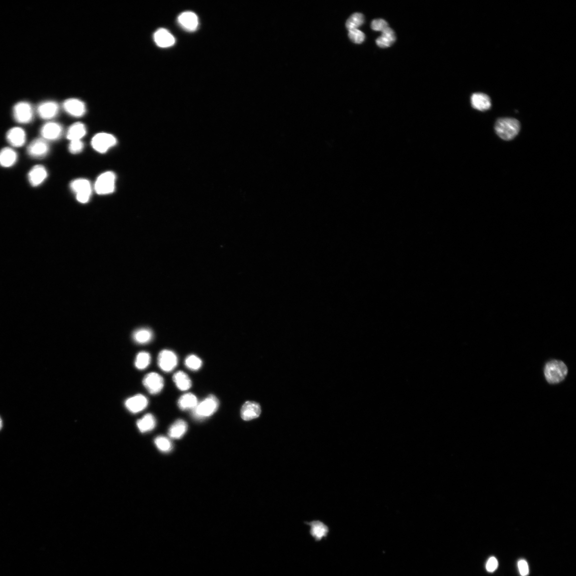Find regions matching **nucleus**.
<instances>
[{"label":"nucleus","mask_w":576,"mask_h":576,"mask_svg":"<svg viewBox=\"0 0 576 576\" xmlns=\"http://www.w3.org/2000/svg\"><path fill=\"white\" fill-rule=\"evenodd\" d=\"M18 154L13 148L5 147L0 151V166L10 168L16 164Z\"/></svg>","instance_id":"21"},{"label":"nucleus","mask_w":576,"mask_h":576,"mask_svg":"<svg viewBox=\"0 0 576 576\" xmlns=\"http://www.w3.org/2000/svg\"><path fill=\"white\" fill-rule=\"evenodd\" d=\"M185 366L193 371H197L201 368L202 361L195 355L188 356L185 361Z\"/></svg>","instance_id":"33"},{"label":"nucleus","mask_w":576,"mask_h":576,"mask_svg":"<svg viewBox=\"0 0 576 576\" xmlns=\"http://www.w3.org/2000/svg\"><path fill=\"white\" fill-rule=\"evenodd\" d=\"M151 360V355L149 353L144 351L141 352L136 356L135 361V367L139 370H144L149 365Z\"/></svg>","instance_id":"30"},{"label":"nucleus","mask_w":576,"mask_h":576,"mask_svg":"<svg viewBox=\"0 0 576 576\" xmlns=\"http://www.w3.org/2000/svg\"><path fill=\"white\" fill-rule=\"evenodd\" d=\"M158 363L162 371L171 372L178 364L177 356L172 350H163L159 354Z\"/></svg>","instance_id":"10"},{"label":"nucleus","mask_w":576,"mask_h":576,"mask_svg":"<svg viewBox=\"0 0 576 576\" xmlns=\"http://www.w3.org/2000/svg\"><path fill=\"white\" fill-rule=\"evenodd\" d=\"M153 338V332L148 328H140L136 330L133 334V339L139 344H146L151 342Z\"/></svg>","instance_id":"29"},{"label":"nucleus","mask_w":576,"mask_h":576,"mask_svg":"<svg viewBox=\"0 0 576 576\" xmlns=\"http://www.w3.org/2000/svg\"><path fill=\"white\" fill-rule=\"evenodd\" d=\"M364 16L361 13L356 12L348 19L346 27L348 30L358 29L364 23Z\"/></svg>","instance_id":"31"},{"label":"nucleus","mask_w":576,"mask_h":576,"mask_svg":"<svg viewBox=\"0 0 576 576\" xmlns=\"http://www.w3.org/2000/svg\"><path fill=\"white\" fill-rule=\"evenodd\" d=\"M494 129L501 139L510 141L518 134L520 130V123L515 118H501L496 121Z\"/></svg>","instance_id":"1"},{"label":"nucleus","mask_w":576,"mask_h":576,"mask_svg":"<svg viewBox=\"0 0 576 576\" xmlns=\"http://www.w3.org/2000/svg\"><path fill=\"white\" fill-rule=\"evenodd\" d=\"M116 143L117 140L114 135L104 133L96 134L91 140L93 148L100 153L107 152Z\"/></svg>","instance_id":"6"},{"label":"nucleus","mask_w":576,"mask_h":576,"mask_svg":"<svg viewBox=\"0 0 576 576\" xmlns=\"http://www.w3.org/2000/svg\"><path fill=\"white\" fill-rule=\"evenodd\" d=\"M156 424V419L151 414H147L137 422V428L142 433L152 431L155 428Z\"/></svg>","instance_id":"27"},{"label":"nucleus","mask_w":576,"mask_h":576,"mask_svg":"<svg viewBox=\"0 0 576 576\" xmlns=\"http://www.w3.org/2000/svg\"><path fill=\"white\" fill-rule=\"evenodd\" d=\"M154 40L156 45L161 48L172 47L175 43L173 36L164 29H160L156 31L154 34Z\"/></svg>","instance_id":"19"},{"label":"nucleus","mask_w":576,"mask_h":576,"mask_svg":"<svg viewBox=\"0 0 576 576\" xmlns=\"http://www.w3.org/2000/svg\"><path fill=\"white\" fill-rule=\"evenodd\" d=\"M48 177V172L46 168L41 165L34 166L28 173V180L29 184L33 187H37L41 185Z\"/></svg>","instance_id":"16"},{"label":"nucleus","mask_w":576,"mask_h":576,"mask_svg":"<svg viewBox=\"0 0 576 576\" xmlns=\"http://www.w3.org/2000/svg\"><path fill=\"white\" fill-rule=\"evenodd\" d=\"M13 116L15 121L21 124H27L33 120L34 110L32 106L27 102L17 103L13 108Z\"/></svg>","instance_id":"7"},{"label":"nucleus","mask_w":576,"mask_h":576,"mask_svg":"<svg viewBox=\"0 0 576 576\" xmlns=\"http://www.w3.org/2000/svg\"><path fill=\"white\" fill-rule=\"evenodd\" d=\"M261 414L260 405L254 402H247L244 404L241 409V416L245 421L253 420L259 417Z\"/></svg>","instance_id":"18"},{"label":"nucleus","mask_w":576,"mask_h":576,"mask_svg":"<svg viewBox=\"0 0 576 576\" xmlns=\"http://www.w3.org/2000/svg\"><path fill=\"white\" fill-rule=\"evenodd\" d=\"M219 404L218 399L214 395H210L198 403L196 408L192 410V416L198 420L208 418L215 414Z\"/></svg>","instance_id":"3"},{"label":"nucleus","mask_w":576,"mask_h":576,"mask_svg":"<svg viewBox=\"0 0 576 576\" xmlns=\"http://www.w3.org/2000/svg\"><path fill=\"white\" fill-rule=\"evenodd\" d=\"M63 133L61 125L55 122H48L40 130L41 138L47 142L57 141Z\"/></svg>","instance_id":"11"},{"label":"nucleus","mask_w":576,"mask_h":576,"mask_svg":"<svg viewBox=\"0 0 576 576\" xmlns=\"http://www.w3.org/2000/svg\"><path fill=\"white\" fill-rule=\"evenodd\" d=\"M498 566L497 560L494 557H491L488 560L486 564V569L488 572L493 573L495 571Z\"/></svg>","instance_id":"38"},{"label":"nucleus","mask_w":576,"mask_h":576,"mask_svg":"<svg viewBox=\"0 0 576 576\" xmlns=\"http://www.w3.org/2000/svg\"><path fill=\"white\" fill-rule=\"evenodd\" d=\"M2 427H3V422H2V420L1 417H0V431L1 430Z\"/></svg>","instance_id":"39"},{"label":"nucleus","mask_w":576,"mask_h":576,"mask_svg":"<svg viewBox=\"0 0 576 576\" xmlns=\"http://www.w3.org/2000/svg\"><path fill=\"white\" fill-rule=\"evenodd\" d=\"M70 186L78 202L84 204L89 202L91 197L92 187L88 180L83 178L74 180Z\"/></svg>","instance_id":"5"},{"label":"nucleus","mask_w":576,"mask_h":576,"mask_svg":"<svg viewBox=\"0 0 576 576\" xmlns=\"http://www.w3.org/2000/svg\"><path fill=\"white\" fill-rule=\"evenodd\" d=\"M471 101L472 107L480 111H486L491 108V99L485 93H473L471 96Z\"/></svg>","instance_id":"20"},{"label":"nucleus","mask_w":576,"mask_h":576,"mask_svg":"<svg viewBox=\"0 0 576 576\" xmlns=\"http://www.w3.org/2000/svg\"><path fill=\"white\" fill-rule=\"evenodd\" d=\"M6 139L12 147H21L26 143L27 134L22 128H12L6 135Z\"/></svg>","instance_id":"15"},{"label":"nucleus","mask_w":576,"mask_h":576,"mask_svg":"<svg viewBox=\"0 0 576 576\" xmlns=\"http://www.w3.org/2000/svg\"><path fill=\"white\" fill-rule=\"evenodd\" d=\"M84 146V144L81 140L72 141L69 145V151L72 154H79L83 151Z\"/></svg>","instance_id":"35"},{"label":"nucleus","mask_w":576,"mask_h":576,"mask_svg":"<svg viewBox=\"0 0 576 576\" xmlns=\"http://www.w3.org/2000/svg\"><path fill=\"white\" fill-rule=\"evenodd\" d=\"M124 404L129 411L133 414H137L146 408L148 400L145 396L139 394L128 398L125 402Z\"/></svg>","instance_id":"14"},{"label":"nucleus","mask_w":576,"mask_h":576,"mask_svg":"<svg viewBox=\"0 0 576 576\" xmlns=\"http://www.w3.org/2000/svg\"><path fill=\"white\" fill-rule=\"evenodd\" d=\"M187 428L186 422L183 419H178L169 429V436L173 439H179L186 433Z\"/></svg>","instance_id":"23"},{"label":"nucleus","mask_w":576,"mask_h":576,"mask_svg":"<svg viewBox=\"0 0 576 576\" xmlns=\"http://www.w3.org/2000/svg\"><path fill=\"white\" fill-rule=\"evenodd\" d=\"M143 384L149 393L155 395L162 390L164 386V380L159 374L150 373L143 378Z\"/></svg>","instance_id":"9"},{"label":"nucleus","mask_w":576,"mask_h":576,"mask_svg":"<svg viewBox=\"0 0 576 576\" xmlns=\"http://www.w3.org/2000/svg\"><path fill=\"white\" fill-rule=\"evenodd\" d=\"M307 524L311 527V535L317 541L321 540L328 534V527L320 521H314Z\"/></svg>","instance_id":"25"},{"label":"nucleus","mask_w":576,"mask_h":576,"mask_svg":"<svg viewBox=\"0 0 576 576\" xmlns=\"http://www.w3.org/2000/svg\"><path fill=\"white\" fill-rule=\"evenodd\" d=\"M348 37L350 40L357 44L362 43L366 38L365 34L358 29L349 30Z\"/></svg>","instance_id":"34"},{"label":"nucleus","mask_w":576,"mask_h":576,"mask_svg":"<svg viewBox=\"0 0 576 576\" xmlns=\"http://www.w3.org/2000/svg\"><path fill=\"white\" fill-rule=\"evenodd\" d=\"M197 397L192 393H186L181 396L178 400V405L182 410H191L195 409L198 404Z\"/></svg>","instance_id":"24"},{"label":"nucleus","mask_w":576,"mask_h":576,"mask_svg":"<svg viewBox=\"0 0 576 576\" xmlns=\"http://www.w3.org/2000/svg\"><path fill=\"white\" fill-rule=\"evenodd\" d=\"M518 566L519 574L522 576H527L529 574V569L527 561L520 560L518 562Z\"/></svg>","instance_id":"37"},{"label":"nucleus","mask_w":576,"mask_h":576,"mask_svg":"<svg viewBox=\"0 0 576 576\" xmlns=\"http://www.w3.org/2000/svg\"><path fill=\"white\" fill-rule=\"evenodd\" d=\"M371 28L374 30L379 31V32H382L387 28H389V25L383 19H377V20H374L372 22Z\"/></svg>","instance_id":"36"},{"label":"nucleus","mask_w":576,"mask_h":576,"mask_svg":"<svg viewBox=\"0 0 576 576\" xmlns=\"http://www.w3.org/2000/svg\"><path fill=\"white\" fill-rule=\"evenodd\" d=\"M154 443L156 447L162 452H170L173 449L172 442L168 438L164 436L156 437L154 440Z\"/></svg>","instance_id":"32"},{"label":"nucleus","mask_w":576,"mask_h":576,"mask_svg":"<svg viewBox=\"0 0 576 576\" xmlns=\"http://www.w3.org/2000/svg\"><path fill=\"white\" fill-rule=\"evenodd\" d=\"M396 40L395 33L389 27L382 32L381 35L376 40V43L378 47L385 48L390 47Z\"/></svg>","instance_id":"26"},{"label":"nucleus","mask_w":576,"mask_h":576,"mask_svg":"<svg viewBox=\"0 0 576 576\" xmlns=\"http://www.w3.org/2000/svg\"><path fill=\"white\" fill-rule=\"evenodd\" d=\"M178 21L181 27L190 32L196 30L199 26L197 15L191 11L181 13L178 18Z\"/></svg>","instance_id":"17"},{"label":"nucleus","mask_w":576,"mask_h":576,"mask_svg":"<svg viewBox=\"0 0 576 576\" xmlns=\"http://www.w3.org/2000/svg\"><path fill=\"white\" fill-rule=\"evenodd\" d=\"M173 380L178 389L181 391L189 390L192 386V381L189 375L182 371L175 373L173 375Z\"/></svg>","instance_id":"28"},{"label":"nucleus","mask_w":576,"mask_h":576,"mask_svg":"<svg viewBox=\"0 0 576 576\" xmlns=\"http://www.w3.org/2000/svg\"><path fill=\"white\" fill-rule=\"evenodd\" d=\"M62 108L68 115L76 117H82L86 111L85 103L77 98L65 100L62 104Z\"/></svg>","instance_id":"12"},{"label":"nucleus","mask_w":576,"mask_h":576,"mask_svg":"<svg viewBox=\"0 0 576 576\" xmlns=\"http://www.w3.org/2000/svg\"><path fill=\"white\" fill-rule=\"evenodd\" d=\"M58 104L54 101H46L40 104L37 108V113L43 120H52L58 114Z\"/></svg>","instance_id":"13"},{"label":"nucleus","mask_w":576,"mask_h":576,"mask_svg":"<svg viewBox=\"0 0 576 576\" xmlns=\"http://www.w3.org/2000/svg\"><path fill=\"white\" fill-rule=\"evenodd\" d=\"M86 134V128L85 125L81 122L74 123L68 128L66 137L68 140H81Z\"/></svg>","instance_id":"22"},{"label":"nucleus","mask_w":576,"mask_h":576,"mask_svg":"<svg viewBox=\"0 0 576 576\" xmlns=\"http://www.w3.org/2000/svg\"><path fill=\"white\" fill-rule=\"evenodd\" d=\"M115 174L112 172H106L99 175L95 181L94 189L99 195H110L115 191Z\"/></svg>","instance_id":"4"},{"label":"nucleus","mask_w":576,"mask_h":576,"mask_svg":"<svg viewBox=\"0 0 576 576\" xmlns=\"http://www.w3.org/2000/svg\"><path fill=\"white\" fill-rule=\"evenodd\" d=\"M568 374V368L565 363L553 360L547 363L544 368V374L549 384L560 383L565 379Z\"/></svg>","instance_id":"2"},{"label":"nucleus","mask_w":576,"mask_h":576,"mask_svg":"<svg viewBox=\"0 0 576 576\" xmlns=\"http://www.w3.org/2000/svg\"><path fill=\"white\" fill-rule=\"evenodd\" d=\"M50 151L48 142L39 138L31 142L27 148L28 154L33 158L40 159L45 157Z\"/></svg>","instance_id":"8"}]
</instances>
